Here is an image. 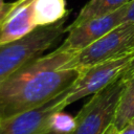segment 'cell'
Listing matches in <instances>:
<instances>
[{
    "mask_svg": "<svg viewBox=\"0 0 134 134\" xmlns=\"http://www.w3.org/2000/svg\"><path fill=\"white\" fill-rule=\"evenodd\" d=\"M57 48L27 63L0 84V119L39 108L69 89L82 69L67 66L77 53Z\"/></svg>",
    "mask_w": 134,
    "mask_h": 134,
    "instance_id": "obj_1",
    "label": "cell"
},
{
    "mask_svg": "<svg viewBox=\"0 0 134 134\" xmlns=\"http://www.w3.org/2000/svg\"><path fill=\"white\" fill-rule=\"evenodd\" d=\"M66 18L58 23L37 27L27 36L0 44V84L15 71L41 57L51 45L66 32Z\"/></svg>",
    "mask_w": 134,
    "mask_h": 134,
    "instance_id": "obj_2",
    "label": "cell"
},
{
    "mask_svg": "<svg viewBox=\"0 0 134 134\" xmlns=\"http://www.w3.org/2000/svg\"><path fill=\"white\" fill-rule=\"evenodd\" d=\"M127 80L119 76L103 90L94 93L75 116L76 126L71 134H103L113 124Z\"/></svg>",
    "mask_w": 134,
    "mask_h": 134,
    "instance_id": "obj_3",
    "label": "cell"
},
{
    "mask_svg": "<svg viewBox=\"0 0 134 134\" xmlns=\"http://www.w3.org/2000/svg\"><path fill=\"white\" fill-rule=\"evenodd\" d=\"M134 54V22L125 21L104 37L80 50L68 63L67 66L89 68L106 60Z\"/></svg>",
    "mask_w": 134,
    "mask_h": 134,
    "instance_id": "obj_4",
    "label": "cell"
},
{
    "mask_svg": "<svg viewBox=\"0 0 134 134\" xmlns=\"http://www.w3.org/2000/svg\"><path fill=\"white\" fill-rule=\"evenodd\" d=\"M134 54L122 55L97 63L89 68L82 70L80 77L68 89L63 98L64 108L72 103L103 90L116 81L127 70Z\"/></svg>",
    "mask_w": 134,
    "mask_h": 134,
    "instance_id": "obj_5",
    "label": "cell"
},
{
    "mask_svg": "<svg viewBox=\"0 0 134 134\" xmlns=\"http://www.w3.org/2000/svg\"><path fill=\"white\" fill-rule=\"evenodd\" d=\"M67 92L68 89L39 108L0 119V134H45L49 132L50 117L54 112L64 109L62 102Z\"/></svg>",
    "mask_w": 134,
    "mask_h": 134,
    "instance_id": "obj_6",
    "label": "cell"
},
{
    "mask_svg": "<svg viewBox=\"0 0 134 134\" xmlns=\"http://www.w3.org/2000/svg\"><path fill=\"white\" fill-rule=\"evenodd\" d=\"M128 3L109 15L92 18L71 28L68 31L69 34L67 38L59 46V48L63 50L80 51L94 43L125 21Z\"/></svg>",
    "mask_w": 134,
    "mask_h": 134,
    "instance_id": "obj_7",
    "label": "cell"
},
{
    "mask_svg": "<svg viewBox=\"0 0 134 134\" xmlns=\"http://www.w3.org/2000/svg\"><path fill=\"white\" fill-rule=\"evenodd\" d=\"M37 28L34 0H17L4 17L0 29V44L21 39Z\"/></svg>",
    "mask_w": 134,
    "mask_h": 134,
    "instance_id": "obj_8",
    "label": "cell"
},
{
    "mask_svg": "<svg viewBox=\"0 0 134 134\" xmlns=\"http://www.w3.org/2000/svg\"><path fill=\"white\" fill-rule=\"evenodd\" d=\"M65 0H34V19L37 27L60 22L67 16Z\"/></svg>",
    "mask_w": 134,
    "mask_h": 134,
    "instance_id": "obj_9",
    "label": "cell"
},
{
    "mask_svg": "<svg viewBox=\"0 0 134 134\" xmlns=\"http://www.w3.org/2000/svg\"><path fill=\"white\" fill-rule=\"evenodd\" d=\"M130 1L131 0H90L80 10L74 21L66 27V31H69L71 28L92 18H97V17L109 15L117 10L118 8H120L121 6H124Z\"/></svg>",
    "mask_w": 134,
    "mask_h": 134,
    "instance_id": "obj_10",
    "label": "cell"
},
{
    "mask_svg": "<svg viewBox=\"0 0 134 134\" xmlns=\"http://www.w3.org/2000/svg\"><path fill=\"white\" fill-rule=\"evenodd\" d=\"M134 119V76L127 80L126 87L120 96L113 125L120 131Z\"/></svg>",
    "mask_w": 134,
    "mask_h": 134,
    "instance_id": "obj_11",
    "label": "cell"
},
{
    "mask_svg": "<svg viewBox=\"0 0 134 134\" xmlns=\"http://www.w3.org/2000/svg\"><path fill=\"white\" fill-rule=\"evenodd\" d=\"M76 126L75 117L63 110L54 112L50 117V131L58 134H71Z\"/></svg>",
    "mask_w": 134,
    "mask_h": 134,
    "instance_id": "obj_12",
    "label": "cell"
},
{
    "mask_svg": "<svg viewBox=\"0 0 134 134\" xmlns=\"http://www.w3.org/2000/svg\"><path fill=\"white\" fill-rule=\"evenodd\" d=\"M125 21L134 22V0H131L128 3V9H127V14H126V17H125Z\"/></svg>",
    "mask_w": 134,
    "mask_h": 134,
    "instance_id": "obj_13",
    "label": "cell"
},
{
    "mask_svg": "<svg viewBox=\"0 0 134 134\" xmlns=\"http://www.w3.org/2000/svg\"><path fill=\"white\" fill-rule=\"evenodd\" d=\"M12 6H13V2H9V3H5L4 6L2 8H0V29H1L2 21H3L4 17L6 16V14L8 13V10L12 8Z\"/></svg>",
    "mask_w": 134,
    "mask_h": 134,
    "instance_id": "obj_14",
    "label": "cell"
},
{
    "mask_svg": "<svg viewBox=\"0 0 134 134\" xmlns=\"http://www.w3.org/2000/svg\"><path fill=\"white\" fill-rule=\"evenodd\" d=\"M132 76H134V58L131 61V64L129 65V67L127 68V70L122 73V77L125 80H129Z\"/></svg>",
    "mask_w": 134,
    "mask_h": 134,
    "instance_id": "obj_15",
    "label": "cell"
},
{
    "mask_svg": "<svg viewBox=\"0 0 134 134\" xmlns=\"http://www.w3.org/2000/svg\"><path fill=\"white\" fill-rule=\"evenodd\" d=\"M118 134H134V122L128 124L126 127H124Z\"/></svg>",
    "mask_w": 134,
    "mask_h": 134,
    "instance_id": "obj_16",
    "label": "cell"
},
{
    "mask_svg": "<svg viewBox=\"0 0 134 134\" xmlns=\"http://www.w3.org/2000/svg\"><path fill=\"white\" fill-rule=\"evenodd\" d=\"M118 133H119V130L113 124H111L103 134H118Z\"/></svg>",
    "mask_w": 134,
    "mask_h": 134,
    "instance_id": "obj_17",
    "label": "cell"
},
{
    "mask_svg": "<svg viewBox=\"0 0 134 134\" xmlns=\"http://www.w3.org/2000/svg\"><path fill=\"white\" fill-rule=\"evenodd\" d=\"M4 4H5V3L3 2V0H0V8H2V7L4 6Z\"/></svg>",
    "mask_w": 134,
    "mask_h": 134,
    "instance_id": "obj_18",
    "label": "cell"
},
{
    "mask_svg": "<svg viewBox=\"0 0 134 134\" xmlns=\"http://www.w3.org/2000/svg\"><path fill=\"white\" fill-rule=\"evenodd\" d=\"M45 134H58V133H55V132H53V131H49V132H47V133H45Z\"/></svg>",
    "mask_w": 134,
    "mask_h": 134,
    "instance_id": "obj_19",
    "label": "cell"
},
{
    "mask_svg": "<svg viewBox=\"0 0 134 134\" xmlns=\"http://www.w3.org/2000/svg\"><path fill=\"white\" fill-rule=\"evenodd\" d=\"M131 122H134V119H133V120H132V121H131Z\"/></svg>",
    "mask_w": 134,
    "mask_h": 134,
    "instance_id": "obj_20",
    "label": "cell"
}]
</instances>
